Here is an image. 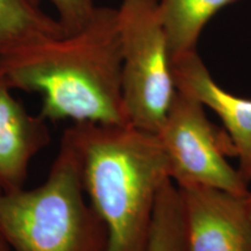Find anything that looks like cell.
Masks as SVG:
<instances>
[{
    "mask_svg": "<svg viewBox=\"0 0 251 251\" xmlns=\"http://www.w3.org/2000/svg\"><path fill=\"white\" fill-rule=\"evenodd\" d=\"M0 69L13 90L41 94L46 120L129 125L118 8L97 6L83 29L0 56Z\"/></svg>",
    "mask_w": 251,
    "mask_h": 251,
    "instance_id": "cell-1",
    "label": "cell"
},
{
    "mask_svg": "<svg viewBox=\"0 0 251 251\" xmlns=\"http://www.w3.org/2000/svg\"><path fill=\"white\" fill-rule=\"evenodd\" d=\"M63 136L78 157L81 183L107 230L108 251H148L159 191L170 178L156 134L130 125L74 122Z\"/></svg>",
    "mask_w": 251,
    "mask_h": 251,
    "instance_id": "cell-2",
    "label": "cell"
},
{
    "mask_svg": "<svg viewBox=\"0 0 251 251\" xmlns=\"http://www.w3.org/2000/svg\"><path fill=\"white\" fill-rule=\"evenodd\" d=\"M0 231L13 251H108L107 230L64 136L45 183L0 193Z\"/></svg>",
    "mask_w": 251,
    "mask_h": 251,
    "instance_id": "cell-3",
    "label": "cell"
},
{
    "mask_svg": "<svg viewBox=\"0 0 251 251\" xmlns=\"http://www.w3.org/2000/svg\"><path fill=\"white\" fill-rule=\"evenodd\" d=\"M118 13L122 99L128 124L156 134L176 93L170 52L156 0H124Z\"/></svg>",
    "mask_w": 251,
    "mask_h": 251,
    "instance_id": "cell-4",
    "label": "cell"
},
{
    "mask_svg": "<svg viewBox=\"0 0 251 251\" xmlns=\"http://www.w3.org/2000/svg\"><path fill=\"white\" fill-rule=\"evenodd\" d=\"M177 186L203 185L246 197L248 183L228 162L235 150L226 131L212 124L205 106L176 90L165 120L156 133Z\"/></svg>",
    "mask_w": 251,
    "mask_h": 251,
    "instance_id": "cell-5",
    "label": "cell"
},
{
    "mask_svg": "<svg viewBox=\"0 0 251 251\" xmlns=\"http://www.w3.org/2000/svg\"><path fill=\"white\" fill-rule=\"evenodd\" d=\"M184 219V251H251L247 196L203 185L177 186Z\"/></svg>",
    "mask_w": 251,
    "mask_h": 251,
    "instance_id": "cell-6",
    "label": "cell"
},
{
    "mask_svg": "<svg viewBox=\"0 0 251 251\" xmlns=\"http://www.w3.org/2000/svg\"><path fill=\"white\" fill-rule=\"evenodd\" d=\"M176 90L190 94L222 121L233 143L243 179L251 181V100L222 89L209 74L197 50L171 61Z\"/></svg>",
    "mask_w": 251,
    "mask_h": 251,
    "instance_id": "cell-7",
    "label": "cell"
},
{
    "mask_svg": "<svg viewBox=\"0 0 251 251\" xmlns=\"http://www.w3.org/2000/svg\"><path fill=\"white\" fill-rule=\"evenodd\" d=\"M0 69V193L25 187L33 158L50 142L47 120L28 113Z\"/></svg>",
    "mask_w": 251,
    "mask_h": 251,
    "instance_id": "cell-8",
    "label": "cell"
},
{
    "mask_svg": "<svg viewBox=\"0 0 251 251\" xmlns=\"http://www.w3.org/2000/svg\"><path fill=\"white\" fill-rule=\"evenodd\" d=\"M240 0H156L171 61L197 50L200 34L220 9Z\"/></svg>",
    "mask_w": 251,
    "mask_h": 251,
    "instance_id": "cell-9",
    "label": "cell"
},
{
    "mask_svg": "<svg viewBox=\"0 0 251 251\" xmlns=\"http://www.w3.org/2000/svg\"><path fill=\"white\" fill-rule=\"evenodd\" d=\"M63 35L58 20L43 11L40 0H0V56Z\"/></svg>",
    "mask_w": 251,
    "mask_h": 251,
    "instance_id": "cell-10",
    "label": "cell"
},
{
    "mask_svg": "<svg viewBox=\"0 0 251 251\" xmlns=\"http://www.w3.org/2000/svg\"><path fill=\"white\" fill-rule=\"evenodd\" d=\"M148 251H184V219L177 185L166 180L159 191Z\"/></svg>",
    "mask_w": 251,
    "mask_h": 251,
    "instance_id": "cell-11",
    "label": "cell"
},
{
    "mask_svg": "<svg viewBox=\"0 0 251 251\" xmlns=\"http://www.w3.org/2000/svg\"><path fill=\"white\" fill-rule=\"evenodd\" d=\"M57 12L64 35L77 33L89 24L96 12L94 0H50Z\"/></svg>",
    "mask_w": 251,
    "mask_h": 251,
    "instance_id": "cell-12",
    "label": "cell"
},
{
    "mask_svg": "<svg viewBox=\"0 0 251 251\" xmlns=\"http://www.w3.org/2000/svg\"><path fill=\"white\" fill-rule=\"evenodd\" d=\"M0 251H13L12 248L9 247L7 241H6L4 235L1 234V231H0Z\"/></svg>",
    "mask_w": 251,
    "mask_h": 251,
    "instance_id": "cell-13",
    "label": "cell"
},
{
    "mask_svg": "<svg viewBox=\"0 0 251 251\" xmlns=\"http://www.w3.org/2000/svg\"><path fill=\"white\" fill-rule=\"evenodd\" d=\"M247 205H248V212H249V216L251 220V192L247 196Z\"/></svg>",
    "mask_w": 251,
    "mask_h": 251,
    "instance_id": "cell-14",
    "label": "cell"
}]
</instances>
